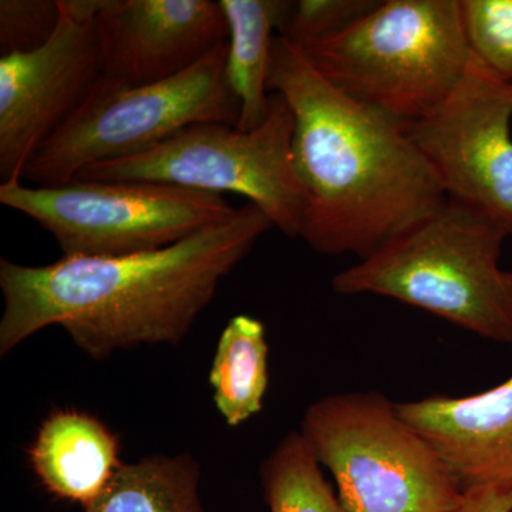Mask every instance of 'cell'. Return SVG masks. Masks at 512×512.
<instances>
[{
    "instance_id": "d6986e66",
    "label": "cell",
    "mask_w": 512,
    "mask_h": 512,
    "mask_svg": "<svg viewBox=\"0 0 512 512\" xmlns=\"http://www.w3.org/2000/svg\"><path fill=\"white\" fill-rule=\"evenodd\" d=\"M376 0H299L279 28V36L299 47H306L349 28L372 12Z\"/></svg>"
},
{
    "instance_id": "4fadbf2b",
    "label": "cell",
    "mask_w": 512,
    "mask_h": 512,
    "mask_svg": "<svg viewBox=\"0 0 512 512\" xmlns=\"http://www.w3.org/2000/svg\"><path fill=\"white\" fill-rule=\"evenodd\" d=\"M28 460L47 493L83 508L103 494L123 464L119 437L99 417L77 409H57L42 421Z\"/></svg>"
},
{
    "instance_id": "52a82bcc",
    "label": "cell",
    "mask_w": 512,
    "mask_h": 512,
    "mask_svg": "<svg viewBox=\"0 0 512 512\" xmlns=\"http://www.w3.org/2000/svg\"><path fill=\"white\" fill-rule=\"evenodd\" d=\"M293 130L288 101L271 93L268 116L255 130L195 124L144 153L90 165L76 180L170 184L218 195L235 192L286 237L299 238L306 192L293 161Z\"/></svg>"
},
{
    "instance_id": "9c48e42d",
    "label": "cell",
    "mask_w": 512,
    "mask_h": 512,
    "mask_svg": "<svg viewBox=\"0 0 512 512\" xmlns=\"http://www.w3.org/2000/svg\"><path fill=\"white\" fill-rule=\"evenodd\" d=\"M512 83L471 55L457 86L406 127L448 200L490 218L512 237Z\"/></svg>"
},
{
    "instance_id": "30bf717a",
    "label": "cell",
    "mask_w": 512,
    "mask_h": 512,
    "mask_svg": "<svg viewBox=\"0 0 512 512\" xmlns=\"http://www.w3.org/2000/svg\"><path fill=\"white\" fill-rule=\"evenodd\" d=\"M60 3L52 39L29 53L0 56V178L22 180L26 165L92 94L103 77L96 20Z\"/></svg>"
},
{
    "instance_id": "6da1fadb",
    "label": "cell",
    "mask_w": 512,
    "mask_h": 512,
    "mask_svg": "<svg viewBox=\"0 0 512 512\" xmlns=\"http://www.w3.org/2000/svg\"><path fill=\"white\" fill-rule=\"evenodd\" d=\"M274 228L248 202L228 218L157 251L111 258L62 256L28 266L0 259V355L49 326L94 360L140 346H177L221 282Z\"/></svg>"
},
{
    "instance_id": "ffe728a7",
    "label": "cell",
    "mask_w": 512,
    "mask_h": 512,
    "mask_svg": "<svg viewBox=\"0 0 512 512\" xmlns=\"http://www.w3.org/2000/svg\"><path fill=\"white\" fill-rule=\"evenodd\" d=\"M59 22V0H2L0 56L29 53L46 45Z\"/></svg>"
},
{
    "instance_id": "e0dca14e",
    "label": "cell",
    "mask_w": 512,
    "mask_h": 512,
    "mask_svg": "<svg viewBox=\"0 0 512 512\" xmlns=\"http://www.w3.org/2000/svg\"><path fill=\"white\" fill-rule=\"evenodd\" d=\"M261 481L271 512H348L301 431L279 441L262 464Z\"/></svg>"
},
{
    "instance_id": "7a4b0ae2",
    "label": "cell",
    "mask_w": 512,
    "mask_h": 512,
    "mask_svg": "<svg viewBox=\"0 0 512 512\" xmlns=\"http://www.w3.org/2000/svg\"><path fill=\"white\" fill-rule=\"evenodd\" d=\"M268 92L295 117L293 161L306 192L299 238L319 254L365 259L446 205L406 127L333 86L282 36L272 42Z\"/></svg>"
},
{
    "instance_id": "277c9868",
    "label": "cell",
    "mask_w": 512,
    "mask_h": 512,
    "mask_svg": "<svg viewBox=\"0 0 512 512\" xmlns=\"http://www.w3.org/2000/svg\"><path fill=\"white\" fill-rule=\"evenodd\" d=\"M301 49L329 83L404 127L446 99L471 59L460 0L379 2Z\"/></svg>"
},
{
    "instance_id": "ba28073f",
    "label": "cell",
    "mask_w": 512,
    "mask_h": 512,
    "mask_svg": "<svg viewBox=\"0 0 512 512\" xmlns=\"http://www.w3.org/2000/svg\"><path fill=\"white\" fill-rule=\"evenodd\" d=\"M0 204L46 229L67 258L157 251L237 210L212 192L136 181L73 180L55 187L9 181L0 184Z\"/></svg>"
},
{
    "instance_id": "ac0fdd59",
    "label": "cell",
    "mask_w": 512,
    "mask_h": 512,
    "mask_svg": "<svg viewBox=\"0 0 512 512\" xmlns=\"http://www.w3.org/2000/svg\"><path fill=\"white\" fill-rule=\"evenodd\" d=\"M471 55L512 83V0H460Z\"/></svg>"
},
{
    "instance_id": "44dd1931",
    "label": "cell",
    "mask_w": 512,
    "mask_h": 512,
    "mask_svg": "<svg viewBox=\"0 0 512 512\" xmlns=\"http://www.w3.org/2000/svg\"><path fill=\"white\" fill-rule=\"evenodd\" d=\"M451 512H512V483L468 488L461 504Z\"/></svg>"
},
{
    "instance_id": "8992f818",
    "label": "cell",
    "mask_w": 512,
    "mask_h": 512,
    "mask_svg": "<svg viewBox=\"0 0 512 512\" xmlns=\"http://www.w3.org/2000/svg\"><path fill=\"white\" fill-rule=\"evenodd\" d=\"M228 40L185 72L146 86L100 82L36 151L23 177L36 187L76 180L90 165L144 153L184 128L237 127L241 103L229 84Z\"/></svg>"
},
{
    "instance_id": "5b68a950",
    "label": "cell",
    "mask_w": 512,
    "mask_h": 512,
    "mask_svg": "<svg viewBox=\"0 0 512 512\" xmlns=\"http://www.w3.org/2000/svg\"><path fill=\"white\" fill-rule=\"evenodd\" d=\"M301 434L338 484L348 512H451L464 490L429 441L383 394H329Z\"/></svg>"
},
{
    "instance_id": "8fae6325",
    "label": "cell",
    "mask_w": 512,
    "mask_h": 512,
    "mask_svg": "<svg viewBox=\"0 0 512 512\" xmlns=\"http://www.w3.org/2000/svg\"><path fill=\"white\" fill-rule=\"evenodd\" d=\"M96 25L103 80L124 87L171 79L229 37L211 0H107Z\"/></svg>"
},
{
    "instance_id": "9a60e30c",
    "label": "cell",
    "mask_w": 512,
    "mask_h": 512,
    "mask_svg": "<svg viewBox=\"0 0 512 512\" xmlns=\"http://www.w3.org/2000/svg\"><path fill=\"white\" fill-rule=\"evenodd\" d=\"M200 483V464L191 454H156L121 464L84 512H207Z\"/></svg>"
},
{
    "instance_id": "7c38bea8",
    "label": "cell",
    "mask_w": 512,
    "mask_h": 512,
    "mask_svg": "<svg viewBox=\"0 0 512 512\" xmlns=\"http://www.w3.org/2000/svg\"><path fill=\"white\" fill-rule=\"evenodd\" d=\"M397 412L429 441L464 491L512 483V377L474 396L399 403Z\"/></svg>"
},
{
    "instance_id": "2e32d148",
    "label": "cell",
    "mask_w": 512,
    "mask_h": 512,
    "mask_svg": "<svg viewBox=\"0 0 512 512\" xmlns=\"http://www.w3.org/2000/svg\"><path fill=\"white\" fill-rule=\"evenodd\" d=\"M268 355L261 320L248 315L229 319L210 370L215 407L228 426H241L261 412L269 386Z\"/></svg>"
},
{
    "instance_id": "5bb4252c",
    "label": "cell",
    "mask_w": 512,
    "mask_h": 512,
    "mask_svg": "<svg viewBox=\"0 0 512 512\" xmlns=\"http://www.w3.org/2000/svg\"><path fill=\"white\" fill-rule=\"evenodd\" d=\"M220 5L229 29L228 80L241 103L237 128L252 131L268 116L272 32L281 28L292 2L220 0Z\"/></svg>"
},
{
    "instance_id": "3957f363",
    "label": "cell",
    "mask_w": 512,
    "mask_h": 512,
    "mask_svg": "<svg viewBox=\"0 0 512 512\" xmlns=\"http://www.w3.org/2000/svg\"><path fill=\"white\" fill-rule=\"evenodd\" d=\"M507 232L448 200L433 217L333 278L342 295L387 296L512 343V272L500 266Z\"/></svg>"
}]
</instances>
